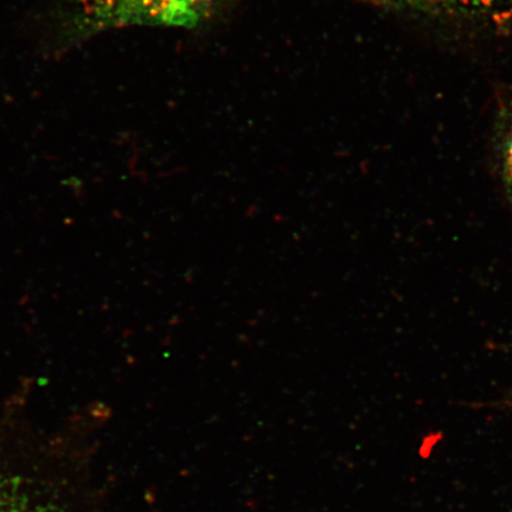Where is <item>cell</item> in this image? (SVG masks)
Here are the masks:
<instances>
[{
	"label": "cell",
	"mask_w": 512,
	"mask_h": 512,
	"mask_svg": "<svg viewBox=\"0 0 512 512\" xmlns=\"http://www.w3.org/2000/svg\"><path fill=\"white\" fill-rule=\"evenodd\" d=\"M226 0H79L76 30L91 36L128 27L196 28Z\"/></svg>",
	"instance_id": "6da1fadb"
},
{
	"label": "cell",
	"mask_w": 512,
	"mask_h": 512,
	"mask_svg": "<svg viewBox=\"0 0 512 512\" xmlns=\"http://www.w3.org/2000/svg\"><path fill=\"white\" fill-rule=\"evenodd\" d=\"M381 8L415 14L486 18L512 12V0H362Z\"/></svg>",
	"instance_id": "7a4b0ae2"
},
{
	"label": "cell",
	"mask_w": 512,
	"mask_h": 512,
	"mask_svg": "<svg viewBox=\"0 0 512 512\" xmlns=\"http://www.w3.org/2000/svg\"><path fill=\"white\" fill-rule=\"evenodd\" d=\"M503 162L505 174L512 185V114L503 133Z\"/></svg>",
	"instance_id": "3957f363"
}]
</instances>
